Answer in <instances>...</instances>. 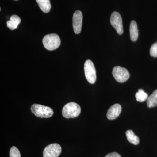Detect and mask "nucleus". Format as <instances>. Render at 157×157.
<instances>
[{
  "label": "nucleus",
  "mask_w": 157,
  "mask_h": 157,
  "mask_svg": "<svg viewBox=\"0 0 157 157\" xmlns=\"http://www.w3.org/2000/svg\"><path fill=\"white\" fill-rule=\"evenodd\" d=\"M112 74L116 80L121 83L125 82L130 77V74L128 70L120 66H116L113 68Z\"/></svg>",
  "instance_id": "39448f33"
},
{
  "label": "nucleus",
  "mask_w": 157,
  "mask_h": 157,
  "mask_svg": "<svg viewBox=\"0 0 157 157\" xmlns=\"http://www.w3.org/2000/svg\"><path fill=\"white\" fill-rule=\"evenodd\" d=\"M81 113V108L78 104L74 102L68 103L62 109V115L66 118H73L78 116Z\"/></svg>",
  "instance_id": "f257e3e1"
},
{
  "label": "nucleus",
  "mask_w": 157,
  "mask_h": 157,
  "mask_svg": "<svg viewBox=\"0 0 157 157\" xmlns=\"http://www.w3.org/2000/svg\"><path fill=\"white\" fill-rule=\"evenodd\" d=\"M150 54L151 56L154 57H157V42L156 43H154L151 45L150 50Z\"/></svg>",
  "instance_id": "f3484780"
},
{
  "label": "nucleus",
  "mask_w": 157,
  "mask_h": 157,
  "mask_svg": "<svg viewBox=\"0 0 157 157\" xmlns=\"http://www.w3.org/2000/svg\"><path fill=\"white\" fill-rule=\"evenodd\" d=\"M39 8L45 13H48L50 11L51 5L50 0H36Z\"/></svg>",
  "instance_id": "f8f14e48"
},
{
  "label": "nucleus",
  "mask_w": 157,
  "mask_h": 157,
  "mask_svg": "<svg viewBox=\"0 0 157 157\" xmlns=\"http://www.w3.org/2000/svg\"><path fill=\"white\" fill-rule=\"evenodd\" d=\"M10 157H21L19 150L16 147H12L10 149Z\"/></svg>",
  "instance_id": "dca6fc26"
},
{
  "label": "nucleus",
  "mask_w": 157,
  "mask_h": 157,
  "mask_svg": "<svg viewBox=\"0 0 157 157\" xmlns=\"http://www.w3.org/2000/svg\"><path fill=\"white\" fill-rule=\"evenodd\" d=\"M82 23V14L81 11H76L73 15V30L76 34L80 33Z\"/></svg>",
  "instance_id": "6e6552de"
},
{
  "label": "nucleus",
  "mask_w": 157,
  "mask_h": 157,
  "mask_svg": "<svg viewBox=\"0 0 157 157\" xmlns=\"http://www.w3.org/2000/svg\"><path fill=\"white\" fill-rule=\"evenodd\" d=\"M84 72L86 78L90 84H94L97 79L94 65L90 60H87L84 64Z\"/></svg>",
  "instance_id": "20e7f679"
},
{
  "label": "nucleus",
  "mask_w": 157,
  "mask_h": 157,
  "mask_svg": "<svg viewBox=\"0 0 157 157\" xmlns=\"http://www.w3.org/2000/svg\"><path fill=\"white\" fill-rule=\"evenodd\" d=\"M21 21V20L18 16L13 15L10 17V20L7 21V27L11 30H14L17 28Z\"/></svg>",
  "instance_id": "9d476101"
},
{
  "label": "nucleus",
  "mask_w": 157,
  "mask_h": 157,
  "mask_svg": "<svg viewBox=\"0 0 157 157\" xmlns=\"http://www.w3.org/2000/svg\"><path fill=\"white\" fill-rule=\"evenodd\" d=\"M135 97L136 100L138 102H143L147 100L148 97V94L147 93L144 92L143 90L140 89L135 94Z\"/></svg>",
  "instance_id": "2eb2a0df"
},
{
  "label": "nucleus",
  "mask_w": 157,
  "mask_h": 157,
  "mask_svg": "<svg viewBox=\"0 0 157 157\" xmlns=\"http://www.w3.org/2000/svg\"><path fill=\"white\" fill-rule=\"evenodd\" d=\"M105 157H121L119 154L117 152H112L108 154Z\"/></svg>",
  "instance_id": "a211bd4d"
},
{
  "label": "nucleus",
  "mask_w": 157,
  "mask_h": 157,
  "mask_svg": "<svg viewBox=\"0 0 157 157\" xmlns=\"http://www.w3.org/2000/svg\"><path fill=\"white\" fill-rule=\"evenodd\" d=\"M31 109L34 115L40 118H47L51 117L54 113L53 109L51 107L41 104H33L31 107Z\"/></svg>",
  "instance_id": "f03ea898"
},
{
  "label": "nucleus",
  "mask_w": 157,
  "mask_h": 157,
  "mask_svg": "<svg viewBox=\"0 0 157 157\" xmlns=\"http://www.w3.org/2000/svg\"><path fill=\"white\" fill-rule=\"evenodd\" d=\"M61 152V147L59 144H51L44 149L43 156V157H58Z\"/></svg>",
  "instance_id": "423d86ee"
},
{
  "label": "nucleus",
  "mask_w": 157,
  "mask_h": 157,
  "mask_svg": "<svg viewBox=\"0 0 157 157\" xmlns=\"http://www.w3.org/2000/svg\"><path fill=\"white\" fill-rule=\"evenodd\" d=\"M43 45L48 50H54L59 48L61 44L59 37L56 34H48L43 38Z\"/></svg>",
  "instance_id": "7ed1b4c3"
},
{
  "label": "nucleus",
  "mask_w": 157,
  "mask_h": 157,
  "mask_svg": "<svg viewBox=\"0 0 157 157\" xmlns=\"http://www.w3.org/2000/svg\"><path fill=\"white\" fill-rule=\"evenodd\" d=\"M126 135L127 139L130 143L134 144V145H137L139 144V137L135 135L134 132L132 130H128L126 132Z\"/></svg>",
  "instance_id": "4468645a"
},
{
  "label": "nucleus",
  "mask_w": 157,
  "mask_h": 157,
  "mask_svg": "<svg viewBox=\"0 0 157 157\" xmlns=\"http://www.w3.org/2000/svg\"><path fill=\"white\" fill-rule=\"evenodd\" d=\"M15 1H18V0H15Z\"/></svg>",
  "instance_id": "6ab92c4d"
},
{
  "label": "nucleus",
  "mask_w": 157,
  "mask_h": 157,
  "mask_svg": "<svg viewBox=\"0 0 157 157\" xmlns=\"http://www.w3.org/2000/svg\"><path fill=\"white\" fill-rule=\"evenodd\" d=\"M121 109V107L119 104H115L113 105L107 111V118L110 120L115 119L120 114Z\"/></svg>",
  "instance_id": "1a4fd4ad"
},
{
  "label": "nucleus",
  "mask_w": 157,
  "mask_h": 157,
  "mask_svg": "<svg viewBox=\"0 0 157 157\" xmlns=\"http://www.w3.org/2000/svg\"><path fill=\"white\" fill-rule=\"evenodd\" d=\"M130 38L133 42L137 41L138 37V30L137 23L135 21H132L130 25Z\"/></svg>",
  "instance_id": "9b49d317"
},
{
  "label": "nucleus",
  "mask_w": 157,
  "mask_h": 157,
  "mask_svg": "<svg viewBox=\"0 0 157 157\" xmlns=\"http://www.w3.org/2000/svg\"><path fill=\"white\" fill-rule=\"evenodd\" d=\"M147 104L149 108L154 107L157 106V90H155L152 94L148 97Z\"/></svg>",
  "instance_id": "ddd939ff"
},
{
  "label": "nucleus",
  "mask_w": 157,
  "mask_h": 157,
  "mask_svg": "<svg viewBox=\"0 0 157 157\" xmlns=\"http://www.w3.org/2000/svg\"><path fill=\"white\" fill-rule=\"evenodd\" d=\"M110 22L119 35H121L123 33L122 20L120 14L117 11L113 12L110 17Z\"/></svg>",
  "instance_id": "0eeeda50"
}]
</instances>
